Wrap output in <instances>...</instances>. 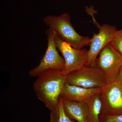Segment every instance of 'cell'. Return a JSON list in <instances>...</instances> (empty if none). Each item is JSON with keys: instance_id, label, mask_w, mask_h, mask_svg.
<instances>
[{"instance_id": "1", "label": "cell", "mask_w": 122, "mask_h": 122, "mask_svg": "<svg viewBox=\"0 0 122 122\" xmlns=\"http://www.w3.org/2000/svg\"><path fill=\"white\" fill-rule=\"evenodd\" d=\"M33 85L38 98L51 111L57 106L60 95L66 82V76L61 71L51 70L41 75Z\"/></svg>"}, {"instance_id": "2", "label": "cell", "mask_w": 122, "mask_h": 122, "mask_svg": "<svg viewBox=\"0 0 122 122\" xmlns=\"http://www.w3.org/2000/svg\"><path fill=\"white\" fill-rule=\"evenodd\" d=\"M43 21L52 29L62 40L75 49H81L90 46L91 38L80 35L73 27L70 16L67 13L59 16L49 15Z\"/></svg>"}, {"instance_id": "3", "label": "cell", "mask_w": 122, "mask_h": 122, "mask_svg": "<svg viewBox=\"0 0 122 122\" xmlns=\"http://www.w3.org/2000/svg\"><path fill=\"white\" fill-rule=\"evenodd\" d=\"M47 38V48L38 66L29 72L31 77H38L42 74L51 70L62 71L65 67V60L58 53L55 42V32L52 29L45 31Z\"/></svg>"}, {"instance_id": "4", "label": "cell", "mask_w": 122, "mask_h": 122, "mask_svg": "<svg viewBox=\"0 0 122 122\" xmlns=\"http://www.w3.org/2000/svg\"><path fill=\"white\" fill-rule=\"evenodd\" d=\"M95 66L102 72L108 84L117 81L122 67V54L111 44L101 51L95 61Z\"/></svg>"}, {"instance_id": "5", "label": "cell", "mask_w": 122, "mask_h": 122, "mask_svg": "<svg viewBox=\"0 0 122 122\" xmlns=\"http://www.w3.org/2000/svg\"><path fill=\"white\" fill-rule=\"evenodd\" d=\"M55 42L58 50L65 60V67L61 71L62 74L67 76L86 66L89 52L87 49L84 48L78 49L73 48L62 40L55 33Z\"/></svg>"}, {"instance_id": "6", "label": "cell", "mask_w": 122, "mask_h": 122, "mask_svg": "<svg viewBox=\"0 0 122 122\" xmlns=\"http://www.w3.org/2000/svg\"><path fill=\"white\" fill-rule=\"evenodd\" d=\"M100 118L122 114V83L118 80L108 84L100 93Z\"/></svg>"}, {"instance_id": "7", "label": "cell", "mask_w": 122, "mask_h": 122, "mask_svg": "<svg viewBox=\"0 0 122 122\" xmlns=\"http://www.w3.org/2000/svg\"><path fill=\"white\" fill-rule=\"evenodd\" d=\"M70 85L88 88L102 89L108 85L103 75L95 66H85L66 76Z\"/></svg>"}, {"instance_id": "8", "label": "cell", "mask_w": 122, "mask_h": 122, "mask_svg": "<svg viewBox=\"0 0 122 122\" xmlns=\"http://www.w3.org/2000/svg\"><path fill=\"white\" fill-rule=\"evenodd\" d=\"M92 15L94 24L99 29L97 34L94 33L91 39L88 59L86 66H95V61L99 54L105 46L111 44L118 30L115 26L105 24L100 25Z\"/></svg>"}, {"instance_id": "9", "label": "cell", "mask_w": 122, "mask_h": 122, "mask_svg": "<svg viewBox=\"0 0 122 122\" xmlns=\"http://www.w3.org/2000/svg\"><path fill=\"white\" fill-rule=\"evenodd\" d=\"M102 89H88L70 85L67 82L62 90L60 98L76 102L85 103Z\"/></svg>"}, {"instance_id": "10", "label": "cell", "mask_w": 122, "mask_h": 122, "mask_svg": "<svg viewBox=\"0 0 122 122\" xmlns=\"http://www.w3.org/2000/svg\"><path fill=\"white\" fill-rule=\"evenodd\" d=\"M64 110L70 117L78 122H87L85 103L62 99Z\"/></svg>"}, {"instance_id": "11", "label": "cell", "mask_w": 122, "mask_h": 122, "mask_svg": "<svg viewBox=\"0 0 122 122\" xmlns=\"http://www.w3.org/2000/svg\"><path fill=\"white\" fill-rule=\"evenodd\" d=\"M100 93L94 95L85 102L87 122H100L102 104Z\"/></svg>"}, {"instance_id": "12", "label": "cell", "mask_w": 122, "mask_h": 122, "mask_svg": "<svg viewBox=\"0 0 122 122\" xmlns=\"http://www.w3.org/2000/svg\"><path fill=\"white\" fill-rule=\"evenodd\" d=\"M51 111L50 122H75V121L66 112L61 98L57 106Z\"/></svg>"}, {"instance_id": "13", "label": "cell", "mask_w": 122, "mask_h": 122, "mask_svg": "<svg viewBox=\"0 0 122 122\" xmlns=\"http://www.w3.org/2000/svg\"><path fill=\"white\" fill-rule=\"evenodd\" d=\"M111 44L116 50L122 54V29L117 30Z\"/></svg>"}, {"instance_id": "14", "label": "cell", "mask_w": 122, "mask_h": 122, "mask_svg": "<svg viewBox=\"0 0 122 122\" xmlns=\"http://www.w3.org/2000/svg\"><path fill=\"white\" fill-rule=\"evenodd\" d=\"M100 122H122V114L100 118Z\"/></svg>"}, {"instance_id": "15", "label": "cell", "mask_w": 122, "mask_h": 122, "mask_svg": "<svg viewBox=\"0 0 122 122\" xmlns=\"http://www.w3.org/2000/svg\"><path fill=\"white\" fill-rule=\"evenodd\" d=\"M118 81H120L121 83H122V69L120 70V73L119 75L118 78Z\"/></svg>"}]
</instances>
